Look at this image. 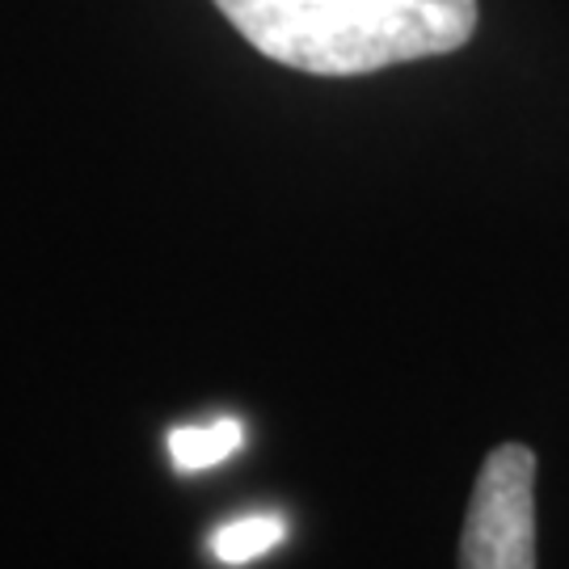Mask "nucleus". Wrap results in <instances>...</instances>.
Here are the masks:
<instances>
[{
  "label": "nucleus",
  "instance_id": "1",
  "mask_svg": "<svg viewBox=\"0 0 569 569\" xmlns=\"http://www.w3.org/2000/svg\"><path fill=\"white\" fill-rule=\"evenodd\" d=\"M253 51L308 77H363L460 51L477 0H216Z\"/></svg>",
  "mask_w": 569,
  "mask_h": 569
},
{
  "label": "nucleus",
  "instance_id": "2",
  "mask_svg": "<svg viewBox=\"0 0 569 569\" xmlns=\"http://www.w3.org/2000/svg\"><path fill=\"white\" fill-rule=\"evenodd\" d=\"M460 569H536V451L498 443L468 493Z\"/></svg>",
  "mask_w": 569,
  "mask_h": 569
},
{
  "label": "nucleus",
  "instance_id": "3",
  "mask_svg": "<svg viewBox=\"0 0 569 569\" xmlns=\"http://www.w3.org/2000/svg\"><path fill=\"white\" fill-rule=\"evenodd\" d=\"M244 443V427L237 418H216L207 427H178L169 430V460L178 472H203L224 465Z\"/></svg>",
  "mask_w": 569,
  "mask_h": 569
},
{
  "label": "nucleus",
  "instance_id": "4",
  "mask_svg": "<svg viewBox=\"0 0 569 569\" xmlns=\"http://www.w3.org/2000/svg\"><path fill=\"white\" fill-rule=\"evenodd\" d=\"M283 540L287 523L279 515H244V519H232V523L211 531V552L224 566H244L253 557H266L270 549H279Z\"/></svg>",
  "mask_w": 569,
  "mask_h": 569
}]
</instances>
